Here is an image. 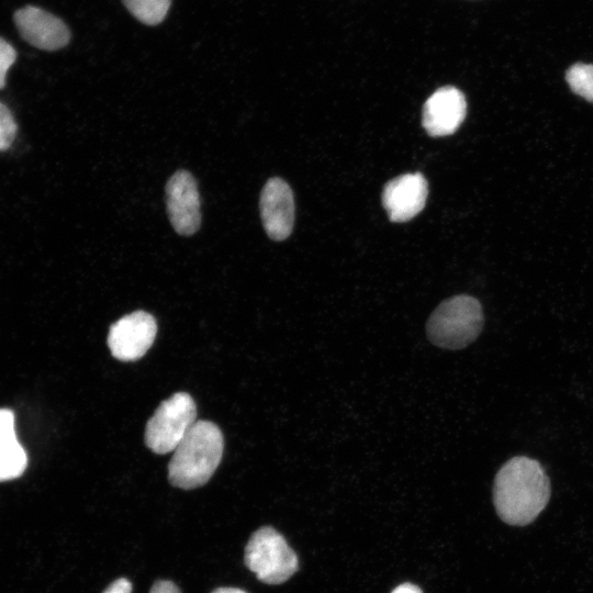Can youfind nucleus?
Returning <instances> with one entry per match:
<instances>
[{
    "label": "nucleus",
    "mask_w": 593,
    "mask_h": 593,
    "mask_svg": "<svg viewBox=\"0 0 593 593\" xmlns=\"http://www.w3.org/2000/svg\"><path fill=\"white\" fill-rule=\"evenodd\" d=\"M103 593H132V584L125 578L113 581Z\"/></svg>",
    "instance_id": "nucleus-17"
},
{
    "label": "nucleus",
    "mask_w": 593,
    "mask_h": 593,
    "mask_svg": "<svg viewBox=\"0 0 593 593\" xmlns=\"http://www.w3.org/2000/svg\"><path fill=\"white\" fill-rule=\"evenodd\" d=\"M149 593H180V591L171 581L158 580L153 584Z\"/></svg>",
    "instance_id": "nucleus-18"
},
{
    "label": "nucleus",
    "mask_w": 593,
    "mask_h": 593,
    "mask_svg": "<svg viewBox=\"0 0 593 593\" xmlns=\"http://www.w3.org/2000/svg\"><path fill=\"white\" fill-rule=\"evenodd\" d=\"M156 334L155 317L145 311H134L110 326L108 346L118 360L135 361L152 347Z\"/></svg>",
    "instance_id": "nucleus-6"
},
{
    "label": "nucleus",
    "mask_w": 593,
    "mask_h": 593,
    "mask_svg": "<svg viewBox=\"0 0 593 593\" xmlns=\"http://www.w3.org/2000/svg\"><path fill=\"white\" fill-rule=\"evenodd\" d=\"M18 126L7 105L0 102V152L7 150L13 143Z\"/></svg>",
    "instance_id": "nucleus-15"
},
{
    "label": "nucleus",
    "mask_w": 593,
    "mask_h": 593,
    "mask_svg": "<svg viewBox=\"0 0 593 593\" xmlns=\"http://www.w3.org/2000/svg\"><path fill=\"white\" fill-rule=\"evenodd\" d=\"M246 567L266 584H281L298 570V557L283 536L270 526L257 529L244 553Z\"/></svg>",
    "instance_id": "nucleus-4"
},
{
    "label": "nucleus",
    "mask_w": 593,
    "mask_h": 593,
    "mask_svg": "<svg viewBox=\"0 0 593 593\" xmlns=\"http://www.w3.org/2000/svg\"><path fill=\"white\" fill-rule=\"evenodd\" d=\"M259 208L267 235L277 242L288 238L294 223V199L290 186L278 177L267 180L260 193Z\"/></svg>",
    "instance_id": "nucleus-8"
},
{
    "label": "nucleus",
    "mask_w": 593,
    "mask_h": 593,
    "mask_svg": "<svg viewBox=\"0 0 593 593\" xmlns=\"http://www.w3.org/2000/svg\"><path fill=\"white\" fill-rule=\"evenodd\" d=\"M211 593H246V592L237 588H219L212 591Z\"/></svg>",
    "instance_id": "nucleus-20"
},
{
    "label": "nucleus",
    "mask_w": 593,
    "mask_h": 593,
    "mask_svg": "<svg viewBox=\"0 0 593 593\" xmlns=\"http://www.w3.org/2000/svg\"><path fill=\"white\" fill-rule=\"evenodd\" d=\"M123 3L142 23L157 25L166 18L171 0H123Z\"/></svg>",
    "instance_id": "nucleus-13"
},
{
    "label": "nucleus",
    "mask_w": 593,
    "mask_h": 593,
    "mask_svg": "<svg viewBox=\"0 0 593 593\" xmlns=\"http://www.w3.org/2000/svg\"><path fill=\"white\" fill-rule=\"evenodd\" d=\"M573 93L593 103V64L575 63L566 72Z\"/></svg>",
    "instance_id": "nucleus-14"
},
{
    "label": "nucleus",
    "mask_w": 593,
    "mask_h": 593,
    "mask_svg": "<svg viewBox=\"0 0 593 593\" xmlns=\"http://www.w3.org/2000/svg\"><path fill=\"white\" fill-rule=\"evenodd\" d=\"M224 450V438L217 425L197 421L172 451L168 480L183 490L204 485L217 469Z\"/></svg>",
    "instance_id": "nucleus-2"
},
{
    "label": "nucleus",
    "mask_w": 593,
    "mask_h": 593,
    "mask_svg": "<svg viewBox=\"0 0 593 593\" xmlns=\"http://www.w3.org/2000/svg\"><path fill=\"white\" fill-rule=\"evenodd\" d=\"M391 593H423V592L418 586L412 583H403L396 586Z\"/></svg>",
    "instance_id": "nucleus-19"
},
{
    "label": "nucleus",
    "mask_w": 593,
    "mask_h": 593,
    "mask_svg": "<svg viewBox=\"0 0 593 593\" xmlns=\"http://www.w3.org/2000/svg\"><path fill=\"white\" fill-rule=\"evenodd\" d=\"M16 59V52L14 47L0 37V90L5 86V77L9 68Z\"/></svg>",
    "instance_id": "nucleus-16"
},
{
    "label": "nucleus",
    "mask_w": 593,
    "mask_h": 593,
    "mask_svg": "<svg viewBox=\"0 0 593 593\" xmlns=\"http://www.w3.org/2000/svg\"><path fill=\"white\" fill-rule=\"evenodd\" d=\"M197 405L187 392L163 401L148 419L144 440L155 454L172 452L197 422Z\"/></svg>",
    "instance_id": "nucleus-5"
},
{
    "label": "nucleus",
    "mask_w": 593,
    "mask_h": 593,
    "mask_svg": "<svg viewBox=\"0 0 593 593\" xmlns=\"http://www.w3.org/2000/svg\"><path fill=\"white\" fill-rule=\"evenodd\" d=\"M466 113L467 102L463 93L452 86H445L425 101L422 125L430 136H447L458 130Z\"/></svg>",
    "instance_id": "nucleus-11"
},
{
    "label": "nucleus",
    "mask_w": 593,
    "mask_h": 593,
    "mask_svg": "<svg viewBox=\"0 0 593 593\" xmlns=\"http://www.w3.org/2000/svg\"><path fill=\"white\" fill-rule=\"evenodd\" d=\"M166 205L177 234L191 236L200 228V195L191 172L178 170L169 178L166 183Z\"/></svg>",
    "instance_id": "nucleus-7"
},
{
    "label": "nucleus",
    "mask_w": 593,
    "mask_h": 593,
    "mask_svg": "<svg viewBox=\"0 0 593 593\" xmlns=\"http://www.w3.org/2000/svg\"><path fill=\"white\" fill-rule=\"evenodd\" d=\"M26 466V452L16 438L14 414L0 409V481L19 478Z\"/></svg>",
    "instance_id": "nucleus-12"
},
{
    "label": "nucleus",
    "mask_w": 593,
    "mask_h": 593,
    "mask_svg": "<svg viewBox=\"0 0 593 593\" xmlns=\"http://www.w3.org/2000/svg\"><path fill=\"white\" fill-rule=\"evenodd\" d=\"M427 193V180L421 172L404 174L385 183L382 204L390 221L403 223L424 209Z\"/></svg>",
    "instance_id": "nucleus-10"
},
{
    "label": "nucleus",
    "mask_w": 593,
    "mask_h": 593,
    "mask_svg": "<svg viewBox=\"0 0 593 593\" xmlns=\"http://www.w3.org/2000/svg\"><path fill=\"white\" fill-rule=\"evenodd\" d=\"M550 499V481L539 461L526 456L508 459L497 471L493 504L499 517L512 526H526Z\"/></svg>",
    "instance_id": "nucleus-1"
},
{
    "label": "nucleus",
    "mask_w": 593,
    "mask_h": 593,
    "mask_svg": "<svg viewBox=\"0 0 593 593\" xmlns=\"http://www.w3.org/2000/svg\"><path fill=\"white\" fill-rule=\"evenodd\" d=\"M484 325L482 305L474 296L459 294L443 301L426 324L428 339L435 346L458 350L473 343Z\"/></svg>",
    "instance_id": "nucleus-3"
},
{
    "label": "nucleus",
    "mask_w": 593,
    "mask_h": 593,
    "mask_svg": "<svg viewBox=\"0 0 593 593\" xmlns=\"http://www.w3.org/2000/svg\"><path fill=\"white\" fill-rule=\"evenodd\" d=\"M13 18L22 38L36 48L57 51L69 43L70 32L64 21L41 8L25 5Z\"/></svg>",
    "instance_id": "nucleus-9"
}]
</instances>
